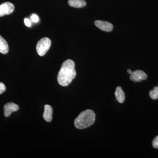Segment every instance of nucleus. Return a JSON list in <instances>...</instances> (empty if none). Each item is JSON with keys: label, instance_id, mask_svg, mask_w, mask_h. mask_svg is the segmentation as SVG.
<instances>
[{"label": "nucleus", "instance_id": "obj_10", "mask_svg": "<svg viewBox=\"0 0 158 158\" xmlns=\"http://www.w3.org/2000/svg\"><path fill=\"white\" fill-rule=\"evenodd\" d=\"M115 95L116 96V100L120 103H123L124 102L125 96L123 90L121 87H117L115 91Z\"/></svg>", "mask_w": 158, "mask_h": 158}, {"label": "nucleus", "instance_id": "obj_1", "mask_svg": "<svg viewBox=\"0 0 158 158\" xmlns=\"http://www.w3.org/2000/svg\"><path fill=\"white\" fill-rule=\"evenodd\" d=\"M76 76L75 63L71 59H68L62 63L57 77L58 83L65 87L71 83Z\"/></svg>", "mask_w": 158, "mask_h": 158}, {"label": "nucleus", "instance_id": "obj_16", "mask_svg": "<svg viewBox=\"0 0 158 158\" xmlns=\"http://www.w3.org/2000/svg\"><path fill=\"white\" fill-rule=\"evenodd\" d=\"M25 24L28 27H31V21L27 18H25L24 19Z\"/></svg>", "mask_w": 158, "mask_h": 158}, {"label": "nucleus", "instance_id": "obj_15", "mask_svg": "<svg viewBox=\"0 0 158 158\" xmlns=\"http://www.w3.org/2000/svg\"><path fill=\"white\" fill-rule=\"evenodd\" d=\"M6 90V87L5 85L2 82H0V94H2L5 92Z\"/></svg>", "mask_w": 158, "mask_h": 158}, {"label": "nucleus", "instance_id": "obj_12", "mask_svg": "<svg viewBox=\"0 0 158 158\" xmlns=\"http://www.w3.org/2000/svg\"><path fill=\"white\" fill-rule=\"evenodd\" d=\"M149 96L153 100L158 98V86L155 87L153 90L150 91Z\"/></svg>", "mask_w": 158, "mask_h": 158}, {"label": "nucleus", "instance_id": "obj_4", "mask_svg": "<svg viewBox=\"0 0 158 158\" xmlns=\"http://www.w3.org/2000/svg\"><path fill=\"white\" fill-rule=\"evenodd\" d=\"M15 6L9 2L3 3L0 5V17L12 13L14 11Z\"/></svg>", "mask_w": 158, "mask_h": 158}, {"label": "nucleus", "instance_id": "obj_13", "mask_svg": "<svg viewBox=\"0 0 158 158\" xmlns=\"http://www.w3.org/2000/svg\"><path fill=\"white\" fill-rule=\"evenodd\" d=\"M153 147L155 148H157L158 149V135L157 136L152 142Z\"/></svg>", "mask_w": 158, "mask_h": 158}, {"label": "nucleus", "instance_id": "obj_9", "mask_svg": "<svg viewBox=\"0 0 158 158\" xmlns=\"http://www.w3.org/2000/svg\"><path fill=\"white\" fill-rule=\"evenodd\" d=\"M68 4L69 6L76 8H81L86 6L85 0H69Z\"/></svg>", "mask_w": 158, "mask_h": 158}, {"label": "nucleus", "instance_id": "obj_8", "mask_svg": "<svg viewBox=\"0 0 158 158\" xmlns=\"http://www.w3.org/2000/svg\"><path fill=\"white\" fill-rule=\"evenodd\" d=\"M53 110L51 106L49 105L44 106V113H43V118L48 122L52 121V118Z\"/></svg>", "mask_w": 158, "mask_h": 158}, {"label": "nucleus", "instance_id": "obj_5", "mask_svg": "<svg viewBox=\"0 0 158 158\" xmlns=\"http://www.w3.org/2000/svg\"><path fill=\"white\" fill-rule=\"evenodd\" d=\"M148 77L147 75L143 71L137 70L132 72L130 79L131 81L135 82H141L145 80Z\"/></svg>", "mask_w": 158, "mask_h": 158}, {"label": "nucleus", "instance_id": "obj_6", "mask_svg": "<svg viewBox=\"0 0 158 158\" xmlns=\"http://www.w3.org/2000/svg\"><path fill=\"white\" fill-rule=\"evenodd\" d=\"M19 109L18 105L15 104L14 103H8L5 105L4 107V116L6 117L10 116L11 113L16 112Z\"/></svg>", "mask_w": 158, "mask_h": 158}, {"label": "nucleus", "instance_id": "obj_14", "mask_svg": "<svg viewBox=\"0 0 158 158\" xmlns=\"http://www.w3.org/2000/svg\"><path fill=\"white\" fill-rule=\"evenodd\" d=\"M31 21L34 23H37L39 21V18L36 14H33L31 16Z\"/></svg>", "mask_w": 158, "mask_h": 158}, {"label": "nucleus", "instance_id": "obj_11", "mask_svg": "<svg viewBox=\"0 0 158 158\" xmlns=\"http://www.w3.org/2000/svg\"><path fill=\"white\" fill-rule=\"evenodd\" d=\"M9 45L6 40L0 35V52L6 54L9 52Z\"/></svg>", "mask_w": 158, "mask_h": 158}, {"label": "nucleus", "instance_id": "obj_17", "mask_svg": "<svg viewBox=\"0 0 158 158\" xmlns=\"http://www.w3.org/2000/svg\"><path fill=\"white\" fill-rule=\"evenodd\" d=\"M132 71L130 69H127V72L129 74L131 75V73H132Z\"/></svg>", "mask_w": 158, "mask_h": 158}, {"label": "nucleus", "instance_id": "obj_2", "mask_svg": "<svg viewBox=\"0 0 158 158\" xmlns=\"http://www.w3.org/2000/svg\"><path fill=\"white\" fill-rule=\"evenodd\" d=\"M95 120V114L90 110L81 112L74 120V125L78 129H84L91 126Z\"/></svg>", "mask_w": 158, "mask_h": 158}, {"label": "nucleus", "instance_id": "obj_3", "mask_svg": "<svg viewBox=\"0 0 158 158\" xmlns=\"http://www.w3.org/2000/svg\"><path fill=\"white\" fill-rule=\"evenodd\" d=\"M51 40L48 37H44L37 42L36 50L40 56H43L49 50L51 46Z\"/></svg>", "mask_w": 158, "mask_h": 158}, {"label": "nucleus", "instance_id": "obj_7", "mask_svg": "<svg viewBox=\"0 0 158 158\" xmlns=\"http://www.w3.org/2000/svg\"><path fill=\"white\" fill-rule=\"evenodd\" d=\"M94 24L97 27L106 32H111L113 29V25L111 23L102 20H96Z\"/></svg>", "mask_w": 158, "mask_h": 158}]
</instances>
